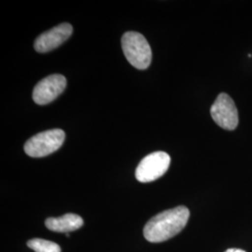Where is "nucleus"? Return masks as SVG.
Returning a JSON list of instances; mask_svg holds the SVG:
<instances>
[{
  "instance_id": "1",
  "label": "nucleus",
  "mask_w": 252,
  "mask_h": 252,
  "mask_svg": "<svg viewBox=\"0 0 252 252\" xmlns=\"http://www.w3.org/2000/svg\"><path fill=\"white\" fill-rule=\"evenodd\" d=\"M189 218V210L184 206L164 210L147 222L143 231L144 237L151 243L164 242L180 234Z\"/></svg>"
},
{
  "instance_id": "2",
  "label": "nucleus",
  "mask_w": 252,
  "mask_h": 252,
  "mask_svg": "<svg viewBox=\"0 0 252 252\" xmlns=\"http://www.w3.org/2000/svg\"><path fill=\"white\" fill-rule=\"evenodd\" d=\"M122 47L126 59L139 70L147 69L152 63L153 53L145 36L135 31H129L122 37Z\"/></svg>"
},
{
  "instance_id": "3",
  "label": "nucleus",
  "mask_w": 252,
  "mask_h": 252,
  "mask_svg": "<svg viewBox=\"0 0 252 252\" xmlns=\"http://www.w3.org/2000/svg\"><path fill=\"white\" fill-rule=\"evenodd\" d=\"M65 134L61 129H52L32 136L25 144L28 156L39 158L56 152L64 141Z\"/></svg>"
},
{
  "instance_id": "4",
  "label": "nucleus",
  "mask_w": 252,
  "mask_h": 252,
  "mask_svg": "<svg viewBox=\"0 0 252 252\" xmlns=\"http://www.w3.org/2000/svg\"><path fill=\"white\" fill-rule=\"evenodd\" d=\"M170 156L164 152H155L144 157L135 169V179L148 183L160 179L169 168Z\"/></svg>"
},
{
  "instance_id": "5",
  "label": "nucleus",
  "mask_w": 252,
  "mask_h": 252,
  "mask_svg": "<svg viewBox=\"0 0 252 252\" xmlns=\"http://www.w3.org/2000/svg\"><path fill=\"white\" fill-rule=\"evenodd\" d=\"M213 121L221 128L233 131L238 126V111L234 100L225 93L218 95L210 108Z\"/></svg>"
},
{
  "instance_id": "6",
  "label": "nucleus",
  "mask_w": 252,
  "mask_h": 252,
  "mask_svg": "<svg viewBox=\"0 0 252 252\" xmlns=\"http://www.w3.org/2000/svg\"><path fill=\"white\" fill-rule=\"evenodd\" d=\"M66 79L63 75L54 74L37 82L33 90V100L37 105H47L56 99L65 89Z\"/></svg>"
},
{
  "instance_id": "7",
  "label": "nucleus",
  "mask_w": 252,
  "mask_h": 252,
  "mask_svg": "<svg viewBox=\"0 0 252 252\" xmlns=\"http://www.w3.org/2000/svg\"><path fill=\"white\" fill-rule=\"evenodd\" d=\"M73 27L68 23H63L36 37L34 48L37 53H48L62 45L72 35Z\"/></svg>"
},
{
  "instance_id": "8",
  "label": "nucleus",
  "mask_w": 252,
  "mask_h": 252,
  "mask_svg": "<svg viewBox=\"0 0 252 252\" xmlns=\"http://www.w3.org/2000/svg\"><path fill=\"white\" fill-rule=\"evenodd\" d=\"M45 225L53 232L68 234L80 229L83 225V220L77 214L67 213L58 218H48L45 220Z\"/></svg>"
},
{
  "instance_id": "9",
  "label": "nucleus",
  "mask_w": 252,
  "mask_h": 252,
  "mask_svg": "<svg viewBox=\"0 0 252 252\" xmlns=\"http://www.w3.org/2000/svg\"><path fill=\"white\" fill-rule=\"evenodd\" d=\"M27 247L35 252H61V248L58 244L40 238L29 240Z\"/></svg>"
},
{
  "instance_id": "10",
  "label": "nucleus",
  "mask_w": 252,
  "mask_h": 252,
  "mask_svg": "<svg viewBox=\"0 0 252 252\" xmlns=\"http://www.w3.org/2000/svg\"><path fill=\"white\" fill-rule=\"evenodd\" d=\"M225 252H246L245 251L242 250H239V249H230V250H227Z\"/></svg>"
}]
</instances>
